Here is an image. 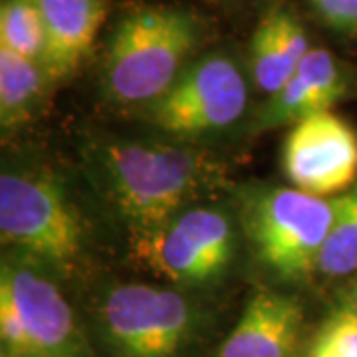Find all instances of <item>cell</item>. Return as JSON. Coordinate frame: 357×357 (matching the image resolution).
<instances>
[{
    "mask_svg": "<svg viewBox=\"0 0 357 357\" xmlns=\"http://www.w3.org/2000/svg\"><path fill=\"white\" fill-rule=\"evenodd\" d=\"M98 167L131 234L157 229L192 208L225 178L213 155L157 141H109L100 147Z\"/></svg>",
    "mask_w": 357,
    "mask_h": 357,
    "instance_id": "obj_1",
    "label": "cell"
},
{
    "mask_svg": "<svg viewBox=\"0 0 357 357\" xmlns=\"http://www.w3.org/2000/svg\"><path fill=\"white\" fill-rule=\"evenodd\" d=\"M201 30L191 13L143 6L126 14L112 32L103 60V88L121 105H151L192 62Z\"/></svg>",
    "mask_w": 357,
    "mask_h": 357,
    "instance_id": "obj_2",
    "label": "cell"
},
{
    "mask_svg": "<svg viewBox=\"0 0 357 357\" xmlns=\"http://www.w3.org/2000/svg\"><path fill=\"white\" fill-rule=\"evenodd\" d=\"M0 342L8 357H93L50 270L13 252L0 266Z\"/></svg>",
    "mask_w": 357,
    "mask_h": 357,
    "instance_id": "obj_3",
    "label": "cell"
},
{
    "mask_svg": "<svg viewBox=\"0 0 357 357\" xmlns=\"http://www.w3.org/2000/svg\"><path fill=\"white\" fill-rule=\"evenodd\" d=\"M0 238L13 255L50 272H70L84 248V227L60 183L34 171L0 177Z\"/></svg>",
    "mask_w": 357,
    "mask_h": 357,
    "instance_id": "obj_4",
    "label": "cell"
},
{
    "mask_svg": "<svg viewBox=\"0 0 357 357\" xmlns=\"http://www.w3.org/2000/svg\"><path fill=\"white\" fill-rule=\"evenodd\" d=\"M333 215L335 199L294 187L260 189L243 203V227L256 258L284 280L316 272Z\"/></svg>",
    "mask_w": 357,
    "mask_h": 357,
    "instance_id": "obj_5",
    "label": "cell"
},
{
    "mask_svg": "<svg viewBox=\"0 0 357 357\" xmlns=\"http://www.w3.org/2000/svg\"><path fill=\"white\" fill-rule=\"evenodd\" d=\"M199 326L187 296L145 282L119 284L100 306V328L115 357H177Z\"/></svg>",
    "mask_w": 357,
    "mask_h": 357,
    "instance_id": "obj_6",
    "label": "cell"
},
{
    "mask_svg": "<svg viewBox=\"0 0 357 357\" xmlns=\"http://www.w3.org/2000/svg\"><path fill=\"white\" fill-rule=\"evenodd\" d=\"M131 256L169 284L199 286L227 270L234 256V230L225 213L192 206L157 229L131 234Z\"/></svg>",
    "mask_w": 357,
    "mask_h": 357,
    "instance_id": "obj_7",
    "label": "cell"
},
{
    "mask_svg": "<svg viewBox=\"0 0 357 357\" xmlns=\"http://www.w3.org/2000/svg\"><path fill=\"white\" fill-rule=\"evenodd\" d=\"M248 84L225 54L195 58L165 96L145 107L147 119L167 135L201 137L232 128L246 112Z\"/></svg>",
    "mask_w": 357,
    "mask_h": 357,
    "instance_id": "obj_8",
    "label": "cell"
},
{
    "mask_svg": "<svg viewBox=\"0 0 357 357\" xmlns=\"http://www.w3.org/2000/svg\"><path fill=\"white\" fill-rule=\"evenodd\" d=\"M280 159L294 189L335 199L357 185V131L333 112L314 115L290 128Z\"/></svg>",
    "mask_w": 357,
    "mask_h": 357,
    "instance_id": "obj_9",
    "label": "cell"
},
{
    "mask_svg": "<svg viewBox=\"0 0 357 357\" xmlns=\"http://www.w3.org/2000/svg\"><path fill=\"white\" fill-rule=\"evenodd\" d=\"M345 93L347 77L337 58L326 48H312L286 86L262 105L256 128H292L314 115L332 112Z\"/></svg>",
    "mask_w": 357,
    "mask_h": 357,
    "instance_id": "obj_10",
    "label": "cell"
},
{
    "mask_svg": "<svg viewBox=\"0 0 357 357\" xmlns=\"http://www.w3.org/2000/svg\"><path fill=\"white\" fill-rule=\"evenodd\" d=\"M304 326L298 298L276 290H258L222 342L217 357H292Z\"/></svg>",
    "mask_w": 357,
    "mask_h": 357,
    "instance_id": "obj_11",
    "label": "cell"
},
{
    "mask_svg": "<svg viewBox=\"0 0 357 357\" xmlns=\"http://www.w3.org/2000/svg\"><path fill=\"white\" fill-rule=\"evenodd\" d=\"M48 34L46 68L58 82L82 66L100 34L107 0H34Z\"/></svg>",
    "mask_w": 357,
    "mask_h": 357,
    "instance_id": "obj_12",
    "label": "cell"
},
{
    "mask_svg": "<svg viewBox=\"0 0 357 357\" xmlns=\"http://www.w3.org/2000/svg\"><path fill=\"white\" fill-rule=\"evenodd\" d=\"M312 50L304 24L288 10L276 8L256 26L250 40V74L268 98L280 91Z\"/></svg>",
    "mask_w": 357,
    "mask_h": 357,
    "instance_id": "obj_13",
    "label": "cell"
},
{
    "mask_svg": "<svg viewBox=\"0 0 357 357\" xmlns=\"http://www.w3.org/2000/svg\"><path fill=\"white\" fill-rule=\"evenodd\" d=\"M56 79L42 64L0 48V126L18 128L38 114Z\"/></svg>",
    "mask_w": 357,
    "mask_h": 357,
    "instance_id": "obj_14",
    "label": "cell"
},
{
    "mask_svg": "<svg viewBox=\"0 0 357 357\" xmlns=\"http://www.w3.org/2000/svg\"><path fill=\"white\" fill-rule=\"evenodd\" d=\"M0 48L46 68L48 34L34 0L0 2Z\"/></svg>",
    "mask_w": 357,
    "mask_h": 357,
    "instance_id": "obj_15",
    "label": "cell"
},
{
    "mask_svg": "<svg viewBox=\"0 0 357 357\" xmlns=\"http://www.w3.org/2000/svg\"><path fill=\"white\" fill-rule=\"evenodd\" d=\"M357 270V185L335 197V215L319 250L316 272L326 278H344Z\"/></svg>",
    "mask_w": 357,
    "mask_h": 357,
    "instance_id": "obj_16",
    "label": "cell"
},
{
    "mask_svg": "<svg viewBox=\"0 0 357 357\" xmlns=\"http://www.w3.org/2000/svg\"><path fill=\"white\" fill-rule=\"evenodd\" d=\"M307 357H357V314L340 307L321 324Z\"/></svg>",
    "mask_w": 357,
    "mask_h": 357,
    "instance_id": "obj_17",
    "label": "cell"
},
{
    "mask_svg": "<svg viewBox=\"0 0 357 357\" xmlns=\"http://www.w3.org/2000/svg\"><path fill=\"white\" fill-rule=\"evenodd\" d=\"M326 26L340 34H357V0H307Z\"/></svg>",
    "mask_w": 357,
    "mask_h": 357,
    "instance_id": "obj_18",
    "label": "cell"
},
{
    "mask_svg": "<svg viewBox=\"0 0 357 357\" xmlns=\"http://www.w3.org/2000/svg\"><path fill=\"white\" fill-rule=\"evenodd\" d=\"M345 307H349L354 314H357V280L354 282V286L347 292V300H345Z\"/></svg>",
    "mask_w": 357,
    "mask_h": 357,
    "instance_id": "obj_19",
    "label": "cell"
},
{
    "mask_svg": "<svg viewBox=\"0 0 357 357\" xmlns=\"http://www.w3.org/2000/svg\"><path fill=\"white\" fill-rule=\"evenodd\" d=\"M0 357H8V356H4V354H2V356H0Z\"/></svg>",
    "mask_w": 357,
    "mask_h": 357,
    "instance_id": "obj_20",
    "label": "cell"
}]
</instances>
